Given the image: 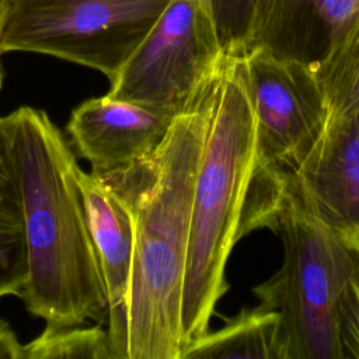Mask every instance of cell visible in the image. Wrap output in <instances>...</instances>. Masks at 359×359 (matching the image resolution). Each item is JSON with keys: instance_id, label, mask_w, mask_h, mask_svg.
Here are the masks:
<instances>
[{"instance_id": "6da1fadb", "label": "cell", "mask_w": 359, "mask_h": 359, "mask_svg": "<svg viewBox=\"0 0 359 359\" xmlns=\"http://www.w3.org/2000/svg\"><path fill=\"white\" fill-rule=\"evenodd\" d=\"M1 121L20 187L27 252L18 297L49 327L102 324L107 290L73 150L41 109L20 107Z\"/></svg>"}, {"instance_id": "7a4b0ae2", "label": "cell", "mask_w": 359, "mask_h": 359, "mask_svg": "<svg viewBox=\"0 0 359 359\" xmlns=\"http://www.w3.org/2000/svg\"><path fill=\"white\" fill-rule=\"evenodd\" d=\"M216 83L199 104L175 118L151 163L105 181L130 205L135 219L128 359H182L181 313L192 198Z\"/></svg>"}, {"instance_id": "3957f363", "label": "cell", "mask_w": 359, "mask_h": 359, "mask_svg": "<svg viewBox=\"0 0 359 359\" xmlns=\"http://www.w3.org/2000/svg\"><path fill=\"white\" fill-rule=\"evenodd\" d=\"M269 229L283 248L280 268L252 292L280 320L283 359H344L338 307L358 257L318 215L294 172L255 170L238 238Z\"/></svg>"}, {"instance_id": "277c9868", "label": "cell", "mask_w": 359, "mask_h": 359, "mask_svg": "<svg viewBox=\"0 0 359 359\" xmlns=\"http://www.w3.org/2000/svg\"><path fill=\"white\" fill-rule=\"evenodd\" d=\"M257 160L254 111L238 59L226 55L192 198L181 313L184 351L209 331L216 304L229 290L226 265L240 240Z\"/></svg>"}, {"instance_id": "5b68a950", "label": "cell", "mask_w": 359, "mask_h": 359, "mask_svg": "<svg viewBox=\"0 0 359 359\" xmlns=\"http://www.w3.org/2000/svg\"><path fill=\"white\" fill-rule=\"evenodd\" d=\"M171 0H8L1 50L32 52L118 76Z\"/></svg>"}, {"instance_id": "8992f818", "label": "cell", "mask_w": 359, "mask_h": 359, "mask_svg": "<svg viewBox=\"0 0 359 359\" xmlns=\"http://www.w3.org/2000/svg\"><path fill=\"white\" fill-rule=\"evenodd\" d=\"M224 60L209 1L171 0L108 95L177 118L212 90Z\"/></svg>"}, {"instance_id": "52a82bcc", "label": "cell", "mask_w": 359, "mask_h": 359, "mask_svg": "<svg viewBox=\"0 0 359 359\" xmlns=\"http://www.w3.org/2000/svg\"><path fill=\"white\" fill-rule=\"evenodd\" d=\"M255 116L257 168L294 172L330 119L309 62L257 45L237 56Z\"/></svg>"}, {"instance_id": "ba28073f", "label": "cell", "mask_w": 359, "mask_h": 359, "mask_svg": "<svg viewBox=\"0 0 359 359\" xmlns=\"http://www.w3.org/2000/svg\"><path fill=\"white\" fill-rule=\"evenodd\" d=\"M174 121L171 115L107 94L77 105L66 130L91 172L111 181L151 163Z\"/></svg>"}, {"instance_id": "9c48e42d", "label": "cell", "mask_w": 359, "mask_h": 359, "mask_svg": "<svg viewBox=\"0 0 359 359\" xmlns=\"http://www.w3.org/2000/svg\"><path fill=\"white\" fill-rule=\"evenodd\" d=\"M294 174L318 215L359 258V111L328 121Z\"/></svg>"}, {"instance_id": "30bf717a", "label": "cell", "mask_w": 359, "mask_h": 359, "mask_svg": "<svg viewBox=\"0 0 359 359\" xmlns=\"http://www.w3.org/2000/svg\"><path fill=\"white\" fill-rule=\"evenodd\" d=\"M88 229L98 255L108 302V335L115 359H128V306L135 255L130 205L104 180L80 168Z\"/></svg>"}, {"instance_id": "8fae6325", "label": "cell", "mask_w": 359, "mask_h": 359, "mask_svg": "<svg viewBox=\"0 0 359 359\" xmlns=\"http://www.w3.org/2000/svg\"><path fill=\"white\" fill-rule=\"evenodd\" d=\"M182 359H283L279 314L261 304L243 309L192 341Z\"/></svg>"}, {"instance_id": "7c38bea8", "label": "cell", "mask_w": 359, "mask_h": 359, "mask_svg": "<svg viewBox=\"0 0 359 359\" xmlns=\"http://www.w3.org/2000/svg\"><path fill=\"white\" fill-rule=\"evenodd\" d=\"M27 276V252L18 180L0 118V299L18 296Z\"/></svg>"}, {"instance_id": "4fadbf2b", "label": "cell", "mask_w": 359, "mask_h": 359, "mask_svg": "<svg viewBox=\"0 0 359 359\" xmlns=\"http://www.w3.org/2000/svg\"><path fill=\"white\" fill-rule=\"evenodd\" d=\"M309 63L325 95L328 121L359 111V14L331 35L323 55Z\"/></svg>"}, {"instance_id": "5bb4252c", "label": "cell", "mask_w": 359, "mask_h": 359, "mask_svg": "<svg viewBox=\"0 0 359 359\" xmlns=\"http://www.w3.org/2000/svg\"><path fill=\"white\" fill-rule=\"evenodd\" d=\"M24 359H115L101 325L49 327L24 345Z\"/></svg>"}, {"instance_id": "9a60e30c", "label": "cell", "mask_w": 359, "mask_h": 359, "mask_svg": "<svg viewBox=\"0 0 359 359\" xmlns=\"http://www.w3.org/2000/svg\"><path fill=\"white\" fill-rule=\"evenodd\" d=\"M224 55L240 56L245 50V34L255 0H208Z\"/></svg>"}, {"instance_id": "2e32d148", "label": "cell", "mask_w": 359, "mask_h": 359, "mask_svg": "<svg viewBox=\"0 0 359 359\" xmlns=\"http://www.w3.org/2000/svg\"><path fill=\"white\" fill-rule=\"evenodd\" d=\"M338 338L344 359H359V258L338 307Z\"/></svg>"}, {"instance_id": "e0dca14e", "label": "cell", "mask_w": 359, "mask_h": 359, "mask_svg": "<svg viewBox=\"0 0 359 359\" xmlns=\"http://www.w3.org/2000/svg\"><path fill=\"white\" fill-rule=\"evenodd\" d=\"M299 1V0H297ZM323 22L327 32V42L359 14V0H306Z\"/></svg>"}, {"instance_id": "ac0fdd59", "label": "cell", "mask_w": 359, "mask_h": 359, "mask_svg": "<svg viewBox=\"0 0 359 359\" xmlns=\"http://www.w3.org/2000/svg\"><path fill=\"white\" fill-rule=\"evenodd\" d=\"M0 359H24L21 344L7 321L0 318Z\"/></svg>"}, {"instance_id": "d6986e66", "label": "cell", "mask_w": 359, "mask_h": 359, "mask_svg": "<svg viewBox=\"0 0 359 359\" xmlns=\"http://www.w3.org/2000/svg\"><path fill=\"white\" fill-rule=\"evenodd\" d=\"M7 7H8V0H0V88L3 86V67H1V35H3V28L6 22V15H7Z\"/></svg>"}]
</instances>
